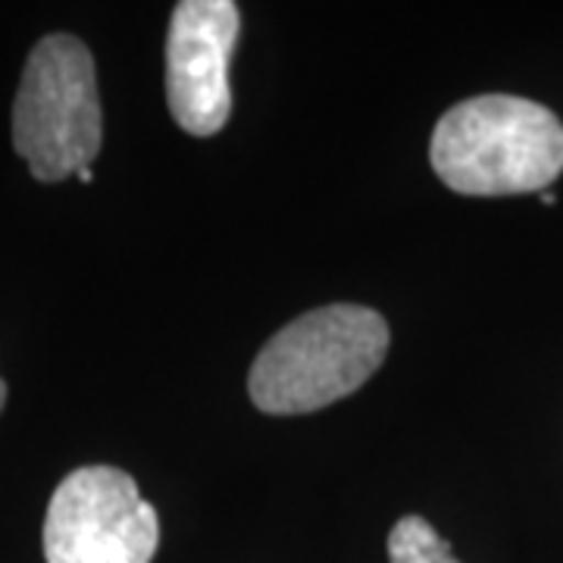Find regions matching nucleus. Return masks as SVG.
Masks as SVG:
<instances>
[{"label":"nucleus","mask_w":563,"mask_h":563,"mask_svg":"<svg viewBox=\"0 0 563 563\" xmlns=\"http://www.w3.org/2000/svg\"><path fill=\"white\" fill-rule=\"evenodd\" d=\"M429 161L457 195H542L563 173V122L542 103L517 95L470 98L439 120Z\"/></svg>","instance_id":"nucleus-1"},{"label":"nucleus","mask_w":563,"mask_h":563,"mask_svg":"<svg viewBox=\"0 0 563 563\" xmlns=\"http://www.w3.org/2000/svg\"><path fill=\"white\" fill-rule=\"evenodd\" d=\"M388 322L357 303H329L279 329L263 344L247 395L273 417L313 413L354 395L388 354Z\"/></svg>","instance_id":"nucleus-2"},{"label":"nucleus","mask_w":563,"mask_h":563,"mask_svg":"<svg viewBox=\"0 0 563 563\" xmlns=\"http://www.w3.org/2000/svg\"><path fill=\"white\" fill-rule=\"evenodd\" d=\"M103 122L91 51L73 35L41 38L22 69L13 101V147L38 181L91 169Z\"/></svg>","instance_id":"nucleus-3"},{"label":"nucleus","mask_w":563,"mask_h":563,"mask_svg":"<svg viewBox=\"0 0 563 563\" xmlns=\"http://www.w3.org/2000/svg\"><path fill=\"white\" fill-rule=\"evenodd\" d=\"M157 544V510L117 466H81L57 485L47 504V563H151Z\"/></svg>","instance_id":"nucleus-4"},{"label":"nucleus","mask_w":563,"mask_h":563,"mask_svg":"<svg viewBox=\"0 0 563 563\" xmlns=\"http://www.w3.org/2000/svg\"><path fill=\"white\" fill-rule=\"evenodd\" d=\"M242 13L232 0H181L166 38V101L188 135L210 139L232 113L229 60Z\"/></svg>","instance_id":"nucleus-5"},{"label":"nucleus","mask_w":563,"mask_h":563,"mask_svg":"<svg viewBox=\"0 0 563 563\" xmlns=\"http://www.w3.org/2000/svg\"><path fill=\"white\" fill-rule=\"evenodd\" d=\"M388 561L391 563H461L454 561L444 539L426 523L422 517L410 514L395 523L388 536Z\"/></svg>","instance_id":"nucleus-6"},{"label":"nucleus","mask_w":563,"mask_h":563,"mask_svg":"<svg viewBox=\"0 0 563 563\" xmlns=\"http://www.w3.org/2000/svg\"><path fill=\"white\" fill-rule=\"evenodd\" d=\"M3 404H7V383L0 379V410H3Z\"/></svg>","instance_id":"nucleus-7"},{"label":"nucleus","mask_w":563,"mask_h":563,"mask_svg":"<svg viewBox=\"0 0 563 563\" xmlns=\"http://www.w3.org/2000/svg\"><path fill=\"white\" fill-rule=\"evenodd\" d=\"M539 198H542V203H554V201H558V198H554V195H551V191H542V195H539Z\"/></svg>","instance_id":"nucleus-8"},{"label":"nucleus","mask_w":563,"mask_h":563,"mask_svg":"<svg viewBox=\"0 0 563 563\" xmlns=\"http://www.w3.org/2000/svg\"><path fill=\"white\" fill-rule=\"evenodd\" d=\"M79 179H81V181H91V179H95V173H91V169H81Z\"/></svg>","instance_id":"nucleus-9"}]
</instances>
